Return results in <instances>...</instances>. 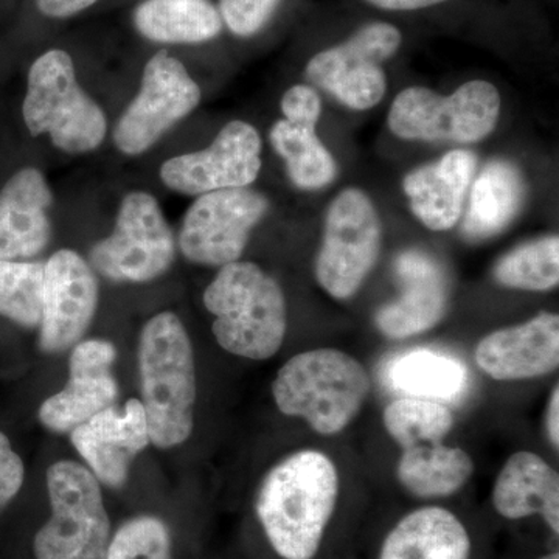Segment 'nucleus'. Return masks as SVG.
I'll use <instances>...</instances> for the list:
<instances>
[{"label": "nucleus", "instance_id": "obj_12", "mask_svg": "<svg viewBox=\"0 0 559 559\" xmlns=\"http://www.w3.org/2000/svg\"><path fill=\"white\" fill-rule=\"evenodd\" d=\"M270 209L255 190L230 189L201 194L187 210L179 231V249L190 263L226 266L240 260L250 231Z\"/></svg>", "mask_w": 559, "mask_h": 559}, {"label": "nucleus", "instance_id": "obj_34", "mask_svg": "<svg viewBox=\"0 0 559 559\" xmlns=\"http://www.w3.org/2000/svg\"><path fill=\"white\" fill-rule=\"evenodd\" d=\"M367 2L384 10L412 11L439 5V3L448 2V0H367Z\"/></svg>", "mask_w": 559, "mask_h": 559}, {"label": "nucleus", "instance_id": "obj_32", "mask_svg": "<svg viewBox=\"0 0 559 559\" xmlns=\"http://www.w3.org/2000/svg\"><path fill=\"white\" fill-rule=\"evenodd\" d=\"M25 468L9 437L0 432V510L16 498L24 484Z\"/></svg>", "mask_w": 559, "mask_h": 559}, {"label": "nucleus", "instance_id": "obj_28", "mask_svg": "<svg viewBox=\"0 0 559 559\" xmlns=\"http://www.w3.org/2000/svg\"><path fill=\"white\" fill-rule=\"evenodd\" d=\"M495 278L506 288L550 290L559 282V238L557 235L525 242L503 255L495 267Z\"/></svg>", "mask_w": 559, "mask_h": 559}, {"label": "nucleus", "instance_id": "obj_8", "mask_svg": "<svg viewBox=\"0 0 559 559\" xmlns=\"http://www.w3.org/2000/svg\"><path fill=\"white\" fill-rule=\"evenodd\" d=\"M176 240L159 202L146 191L121 201L109 237L91 249V267L112 282L145 283L170 270Z\"/></svg>", "mask_w": 559, "mask_h": 559}, {"label": "nucleus", "instance_id": "obj_18", "mask_svg": "<svg viewBox=\"0 0 559 559\" xmlns=\"http://www.w3.org/2000/svg\"><path fill=\"white\" fill-rule=\"evenodd\" d=\"M395 274L401 296L378 310L377 329L390 340L433 329L444 318L450 299V283L439 261L421 250H406L395 261Z\"/></svg>", "mask_w": 559, "mask_h": 559}, {"label": "nucleus", "instance_id": "obj_1", "mask_svg": "<svg viewBox=\"0 0 559 559\" xmlns=\"http://www.w3.org/2000/svg\"><path fill=\"white\" fill-rule=\"evenodd\" d=\"M337 498L340 474L323 452H296L267 473L257 499V514L280 557H316Z\"/></svg>", "mask_w": 559, "mask_h": 559}, {"label": "nucleus", "instance_id": "obj_15", "mask_svg": "<svg viewBox=\"0 0 559 559\" xmlns=\"http://www.w3.org/2000/svg\"><path fill=\"white\" fill-rule=\"evenodd\" d=\"M117 352L110 342L84 341L73 348L69 381L57 395L44 401L39 419L53 432H72L87 419L109 409L119 396L112 374Z\"/></svg>", "mask_w": 559, "mask_h": 559}, {"label": "nucleus", "instance_id": "obj_20", "mask_svg": "<svg viewBox=\"0 0 559 559\" xmlns=\"http://www.w3.org/2000/svg\"><path fill=\"white\" fill-rule=\"evenodd\" d=\"M49 182L38 168L14 173L0 190V260L25 261L51 240Z\"/></svg>", "mask_w": 559, "mask_h": 559}, {"label": "nucleus", "instance_id": "obj_35", "mask_svg": "<svg viewBox=\"0 0 559 559\" xmlns=\"http://www.w3.org/2000/svg\"><path fill=\"white\" fill-rule=\"evenodd\" d=\"M547 432H549L550 443L555 448L559 447V388L551 392L549 407H547Z\"/></svg>", "mask_w": 559, "mask_h": 559}, {"label": "nucleus", "instance_id": "obj_16", "mask_svg": "<svg viewBox=\"0 0 559 559\" xmlns=\"http://www.w3.org/2000/svg\"><path fill=\"white\" fill-rule=\"evenodd\" d=\"M70 440L95 479L110 488L123 487L132 462L151 441L142 401H128L123 411L112 406L100 412L73 429Z\"/></svg>", "mask_w": 559, "mask_h": 559}, {"label": "nucleus", "instance_id": "obj_31", "mask_svg": "<svg viewBox=\"0 0 559 559\" xmlns=\"http://www.w3.org/2000/svg\"><path fill=\"white\" fill-rule=\"evenodd\" d=\"M282 0H219L218 11L223 24L240 38L259 33Z\"/></svg>", "mask_w": 559, "mask_h": 559}, {"label": "nucleus", "instance_id": "obj_24", "mask_svg": "<svg viewBox=\"0 0 559 559\" xmlns=\"http://www.w3.org/2000/svg\"><path fill=\"white\" fill-rule=\"evenodd\" d=\"M468 532L440 507L412 511L382 544L380 559H469Z\"/></svg>", "mask_w": 559, "mask_h": 559}, {"label": "nucleus", "instance_id": "obj_2", "mask_svg": "<svg viewBox=\"0 0 559 559\" xmlns=\"http://www.w3.org/2000/svg\"><path fill=\"white\" fill-rule=\"evenodd\" d=\"M139 371L150 440L162 450L182 444L193 430L197 369L189 333L178 316L160 312L143 326Z\"/></svg>", "mask_w": 559, "mask_h": 559}, {"label": "nucleus", "instance_id": "obj_19", "mask_svg": "<svg viewBox=\"0 0 559 559\" xmlns=\"http://www.w3.org/2000/svg\"><path fill=\"white\" fill-rule=\"evenodd\" d=\"M476 360L496 381L546 377L559 366V316L540 312L521 325L488 334L477 345Z\"/></svg>", "mask_w": 559, "mask_h": 559}, {"label": "nucleus", "instance_id": "obj_29", "mask_svg": "<svg viewBox=\"0 0 559 559\" xmlns=\"http://www.w3.org/2000/svg\"><path fill=\"white\" fill-rule=\"evenodd\" d=\"M44 264L0 260V316L36 329L43 316Z\"/></svg>", "mask_w": 559, "mask_h": 559}, {"label": "nucleus", "instance_id": "obj_36", "mask_svg": "<svg viewBox=\"0 0 559 559\" xmlns=\"http://www.w3.org/2000/svg\"><path fill=\"white\" fill-rule=\"evenodd\" d=\"M539 559H559V554H558V551H555V554L546 555V557H543Z\"/></svg>", "mask_w": 559, "mask_h": 559}, {"label": "nucleus", "instance_id": "obj_17", "mask_svg": "<svg viewBox=\"0 0 559 559\" xmlns=\"http://www.w3.org/2000/svg\"><path fill=\"white\" fill-rule=\"evenodd\" d=\"M285 119L272 127L270 140L275 153L286 162L289 179L301 190L329 186L336 176V162L320 142L316 124L322 102L314 87L297 84L282 98Z\"/></svg>", "mask_w": 559, "mask_h": 559}, {"label": "nucleus", "instance_id": "obj_22", "mask_svg": "<svg viewBox=\"0 0 559 559\" xmlns=\"http://www.w3.org/2000/svg\"><path fill=\"white\" fill-rule=\"evenodd\" d=\"M476 165L477 157L471 151L454 150L409 173L403 189L412 213L430 230H450L462 216Z\"/></svg>", "mask_w": 559, "mask_h": 559}, {"label": "nucleus", "instance_id": "obj_13", "mask_svg": "<svg viewBox=\"0 0 559 559\" xmlns=\"http://www.w3.org/2000/svg\"><path fill=\"white\" fill-rule=\"evenodd\" d=\"M261 170V138L246 121L227 123L212 145L165 160L160 180L167 189L187 197L212 191L246 189Z\"/></svg>", "mask_w": 559, "mask_h": 559}, {"label": "nucleus", "instance_id": "obj_5", "mask_svg": "<svg viewBox=\"0 0 559 559\" xmlns=\"http://www.w3.org/2000/svg\"><path fill=\"white\" fill-rule=\"evenodd\" d=\"M22 116L32 135H49L55 148L68 154L91 153L108 134L105 110L80 86L72 57L62 49L33 62Z\"/></svg>", "mask_w": 559, "mask_h": 559}, {"label": "nucleus", "instance_id": "obj_9", "mask_svg": "<svg viewBox=\"0 0 559 559\" xmlns=\"http://www.w3.org/2000/svg\"><path fill=\"white\" fill-rule=\"evenodd\" d=\"M381 241V219L370 198L358 189L342 191L326 213L316 259L319 285L337 300L355 296L377 264Z\"/></svg>", "mask_w": 559, "mask_h": 559}, {"label": "nucleus", "instance_id": "obj_11", "mask_svg": "<svg viewBox=\"0 0 559 559\" xmlns=\"http://www.w3.org/2000/svg\"><path fill=\"white\" fill-rule=\"evenodd\" d=\"M401 40L399 28L388 22H373L341 46L312 57L305 75L349 109L373 108L388 91L382 62L399 51Z\"/></svg>", "mask_w": 559, "mask_h": 559}, {"label": "nucleus", "instance_id": "obj_3", "mask_svg": "<svg viewBox=\"0 0 559 559\" xmlns=\"http://www.w3.org/2000/svg\"><path fill=\"white\" fill-rule=\"evenodd\" d=\"M204 305L215 318L212 330L216 341L231 355L270 359L285 341V294L255 263L234 261L221 267L205 289Z\"/></svg>", "mask_w": 559, "mask_h": 559}, {"label": "nucleus", "instance_id": "obj_21", "mask_svg": "<svg viewBox=\"0 0 559 559\" xmlns=\"http://www.w3.org/2000/svg\"><path fill=\"white\" fill-rule=\"evenodd\" d=\"M447 430L429 429L396 439L401 454L399 480L421 499L447 498L465 487L474 474V462L462 448L443 443Z\"/></svg>", "mask_w": 559, "mask_h": 559}, {"label": "nucleus", "instance_id": "obj_26", "mask_svg": "<svg viewBox=\"0 0 559 559\" xmlns=\"http://www.w3.org/2000/svg\"><path fill=\"white\" fill-rule=\"evenodd\" d=\"M525 197L524 179L513 164L489 162L474 182L463 234L485 240L506 229L520 212Z\"/></svg>", "mask_w": 559, "mask_h": 559}, {"label": "nucleus", "instance_id": "obj_25", "mask_svg": "<svg viewBox=\"0 0 559 559\" xmlns=\"http://www.w3.org/2000/svg\"><path fill=\"white\" fill-rule=\"evenodd\" d=\"M135 31L157 44H201L218 38L223 20L210 0H143L132 14Z\"/></svg>", "mask_w": 559, "mask_h": 559}, {"label": "nucleus", "instance_id": "obj_27", "mask_svg": "<svg viewBox=\"0 0 559 559\" xmlns=\"http://www.w3.org/2000/svg\"><path fill=\"white\" fill-rule=\"evenodd\" d=\"M468 371L457 359L440 353L417 349L393 362L390 381L395 389L414 399L441 403L460 395L466 385Z\"/></svg>", "mask_w": 559, "mask_h": 559}, {"label": "nucleus", "instance_id": "obj_6", "mask_svg": "<svg viewBox=\"0 0 559 559\" xmlns=\"http://www.w3.org/2000/svg\"><path fill=\"white\" fill-rule=\"evenodd\" d=\"M51 516L36 533V559H105L110 540L100 484L69 460L47 471Z\"/></svg>", "mask_w": 559, "mask_h": 559}, {"label": "nucleus", "instance_id": "obj_33", "mask_svg": "<svg viewBox=\"0 0 559 559\" xmlns=\"http://www.w3.org/2000/svg\"><path fill=\"white\" fill-rule=\"evenodd\" d=\"M39 13L50 20H69L94 7L98 0H35Z\"/></svg>", "mask_w": 559, "mask_h": 559}, {"label": "nucleus", "instance_id": "obj_4", "mask_svg": "<svg viewBox=\"0 0 559 559\" xmlns=\"http://www.w3.org/2000/svg\"><path fill=\"white\" fill-rule=\"evenodd\" d=\"M370 378L362 364L333 348L290 358L272 384L282 414L304 418L320 436L342 432L362 409Z\"/></svg>", "mask_w": 559, "mask_h": 559}, {"label": "nucleus", "instance_id": "obj_23", "mask_svg": "<svg viewBox=\"0 0 559 559\" xmlns=\"http://www.w3.org/2000/svg\"><path fill=\"white\" fill-rule=\"evenodd\" d=\"M492 506L507 520L540 514L555 535L559 533V476L546 460L533 452L511 455L500 471Z\"/></svg>", "mask_w": 559, "mask_h": 559}, {"label": "nucleus", "instance_id": "obj_14", "mask_svg": "<svg viewBox=\"0 0 559 559\" xmlns=\"http://www.w3.org/2000/svg\"><path fill=\"white\" fill-rule=\"evenodd\" d=\"M97 305L98 282L91 264L73 250L55 252L44 264L39 348L53 355L73 347L90 329Z\"/></svg>", "mask_w": 559, "mask_h": 559}, {"label": "nucleus", "instance_id": "obj_10", "mask_svg": "<svg viewBox=\"0 0 559 559\" xmlns=\"http://www.w3.org/2000/svg\"><path fill=\"white\" fill-rule=\"evenodd\" d=\"M200 102V86L186 66L167 50L157 51L143 69L139 94L117 121V150L127 156L146 153Z\"/></svg>", "mask_w": 559, "mask_h": 559}, {"label": "nucleus", "instance_id": "obj_7", "mask_svg": "<svg viewBox=\"0 0 559 559\" xmlns=\"http://www.w3.org/2000/svg\"><path fill=\"white\" fill-rule=\"evenodd\" d=\"M499 91L488 81H469L450 97L426 87H407L389 110V128L404 140L474 143L498 123Z\"/></svg>", "mask_w": 559, "mask_h": 559}, {"label": "nucleus", "instance_id": "obj_30", "mask_svg": "<svg viewBox=\"0 0 559 559\" xmlns=\"http://www.w3.org/2000/svg\"><path fill=\"white\" fill-rule=\"evenodd\" d=\"M105 559H173L170 532L157 518H134L109 540Z\"/></svg>", "mask_w": 559, "mask_h": 559}]
</instances>
